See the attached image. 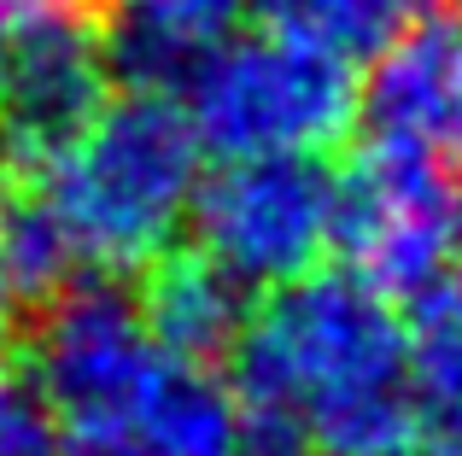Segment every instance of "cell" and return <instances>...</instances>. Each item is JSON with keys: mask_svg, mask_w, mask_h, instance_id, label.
<instances>
[{"mask_svg": "<svg viewBox=\"0 0 462 456\" xmlns=\"http://www.w3.org/2000/svg\"><path fill=\"white\" fill-rule=\"evenodd\" d=\"M240 410L293 415L310 456H416L421 398L410 328L393 298L351 269H310L275 287L228 351Z\"/></svg>", "mask_w": 462, "mask_h": 456, "instance_id": "obj_1", "label": "cell"}, {"mask_svg": "<svg viewBox=\"0 0 462 456\" xmlns=\"http://www.w3.org/2000/svg\"><path fill=\"white\" fill-rule=\"evenodd\" d=\"M35 194L59 217L82 269L124 281L176 246L199 194V135L176 94L117 88Z\"/></svg>", "mask_w": 462, "mask_h": 456, "instance_id": "obj_2", "label": "cell"}, {"mask_svg": "<svg viewBox=\"0 0 462 456\" xmlns=\"http://www.w3.org/2000/svg\"><path fill=\"white\" fill-rule=\"evenodd\" d=\"M181 88L199 147L223 159H270V152L322 159L351 135L363 112L351 59L275 23L258 35L217 41Z\"/></svg>", "mask_w": 462, "mask_h": 456, "instance_id": "obj_3", "label": "cell"}, {"mask_svg": "<svg viewBox=\"0 0 462 456\" xmlns=\"http://www.w3.org/2000/svg\"><path fill=\"white\" fill-rule=\"evenodd\" d=\"M334 246L381 298L416 305L462 246V182L439 152L369 141L339 170Z\"/></svg>", "mask_w": 462, "mask_h": 456, "instance_id": "obj_4", "label": "cell"}, {"mask_svg": "<svg viewBox=\"0 0 462 456\" xmlns=\"http://www.w3.org/2000/svg\"><path fill=\"white\" fill-rule=\"evenodd\" d=\"M339 176L305 152H270V159H228L211 182L193 194L199 251L217 258L240 287H287L322 269L334 246Z\"/></svg>", "mask_w": 462, "mask_h": 456, "instance_id": "obj_5", "label": "cell"}, {"mask_svg": "<svg viewBox=\"0 0 462 456\" xmlns=\"http://www.w3.org/2000/svg\"><path fill=\"white\" fill-rule=\"evenodd\" d=\"M164 351L135 310V293L117 281H70L42 305L30 340V380L47 398L53 422L70 433H124Z\"/></svg>", "mask_w": 462, "mask_h": 456, "instance_id": "obj_6", "label": "cell"}, {"mask_svg": "<svg viewBox=\"0 0 462 456\" xmlns=\"http://www.w3.org/2000/svg\"><path fill=\"white\" fill-rule=\"evenodd\" d=\"M112 100V47L94 30H23L0 94V187H42Z\"/></svg>", "mask_w": 462, "mask_h": 456, "instance_id": "obj_7", "label": "cell"}, {"mask_svg": "<svg viewBox=\"0 0 462 456\" xmlns=\"http://www.w3.org/2000/svg\"><path fill=\"white\" fill-rule=\"evenodd\" d=\"M135 310L164 357L205 363V369L235 351V340L246 333V316H252L246 287L217 258H205L199 246H170L164 258H152L141 269Z\"/></svg>", "mask_w": 462, "mask_h": 456, "instance_id": "obj_8", "label": "cell"}, {"mask_svg": "<svg viewBox=\"0 0 462 456\" xmlns=\"http://www.w3.org/2000/svg\"><path fill=\"white\" fill-rule=\"evenodd\" d=\"M246 6L252 0H117L106 47L112 65L124 70V88L176 94Z\"/></svg>", "mask_w": 462, "mask_h": 456, "instance_id": "obj_9", "label": "cell"}, {"mask_svg": "<svg viewBox=\"0 0 462 456\" xmlns=\"http://www.w3.org/2000/svg\"><path fill=\"white\" fill-rule=\"evenodd\" d=\"M124 439L141 456H240V404L205 363L164 357L129 410Z\"/></svg>", "mask_w": 462, "mask_h": 456, "instance_id": "obj_10", "label": "cell"}, {"mask_svg": "<svg viewBox=\"0 0 462 456\" xmlns=\"http://www.w3.org/2000/svg\"><path fill=\"white\" fill-rule=\"evenodd\" d=\"M428 6L433 0H263L275 30L305 35V41L328 47L339 59L393 47Z\"/></svg>", "mask_w": 462, "mask_h": 456, "instance_id": "obj_11", "label": "cell"}, {"mask_svg": "<svg viewBox=\"0 0 462 456\" xmlns=\"http://www.w3.org/2000/svg\"><path fill=\"white\" fill-rule=\"evenodd\" d=\"M0 258H6L18 298H35V305L59 298L82 269L65 228L35 187H0Z\"/></svg>", "mask_w": 462, "mask_h": 456, "instance_id": "obj_12", "label": "cell"}, {"mask_svg": "<svg viewBox=\"0 0 462 456\" xmlns=\"http://www.w3.org/2000/svg\"><path fill=\"white\" fill-rule=\"evenodd\" d=\"M0 456H59V422L23 369L0 363Z\"/></svg>", "mask_w": 462, "mask_h": 456, "instance_id": "obj_13", "label": "cell"}, {"mask_svg": "<svg viewBox=\"0 0 462 456\" xmlns=\"http://www.w3.org/2000/svg\"><path fill=\"white\" fill-rule=\"evenodd\" d=\"M451 170H462V0H439V141Z\"/></svg>", "mask_w": 462, "mask_h": 456, "instance_id": "obj_14", "label": "cell"}, {"mask_svg": "<svg viewBox=\"0 0 462 456\" xmlns=\"http://www.w3.org/2000/svg\"><path fill=\"white\" fill-rule=\"evenodd\" d=\"M12 30H94L112 35V6L117 0H0Z\"/></svg>", "mask_w": 462, "mask_h": 456, "instance_id": "obj_15", "label": "cell"}, {"mask_svg": "<svg viewBox=\"0 0 462 456\" xmlns=\"http://www.w3.org/2000/svg\"><path fill=\"white\" fill-rule=\"evenodd\" d=\"M416 456H462V398L421 410V451Z\"/></svg>", "mask_w": 462, "mask_h": 456, "instance_id": "obj_16", "label": "cell"}, {"mask_svg": "<svg viewBox=\"0 0 462 456\" xmlns=\"http://www.w3.org/2000/svg\"><path fill=\"white\" fill-rule=\"evenodd\" d=\"M416 316H428V322H462V246L451 251V263H445L439 281L416 298Z\"/></svg>", "mask_w": 462, "mask_h": 456, "instance_id": "obj_17", "label": "cell"}, {"mask_svg": "<svg viewBox=\"0 0 462 456\" xmlns=\"http://www.w3.org/2000/svg\"><path fill=\"white\" fill-rule=\"evenodd\" d=\"M59 456H141L124 433H70V445H59Z\"/></svg>", "mask_w": 462, "mask_h": 456, "instance_id": "obj_18", "label": "cell"}, {"mask_svg": "<svg viewBox=\"0 0 462 456\" xmlns=\"http://www.w3.org/2000/svg\"><path fill=\"white\" fill-rule=\"evenodd\" d=\"M18 287H12V275H6V258H0V351H6L12 340H18Z\"/></svg>", "mask_w": 462, "mask_h": 456, "instance_id": "obj_19", "label": "cell"}, {"mask_svg": "<svg viewBox=\"0 0 462 456\" xmlns=\"http://www.w3.org/2000/svg\"><path fill=\"white\" fill-rule=\"evenodd\" d=\"M6 70H12V18L0 6V94H6Z\"/></svg>", "mask_w": 462, "mask_h": 456, "instance_id": "obj_20", "label": "cell"}]
</instances>
